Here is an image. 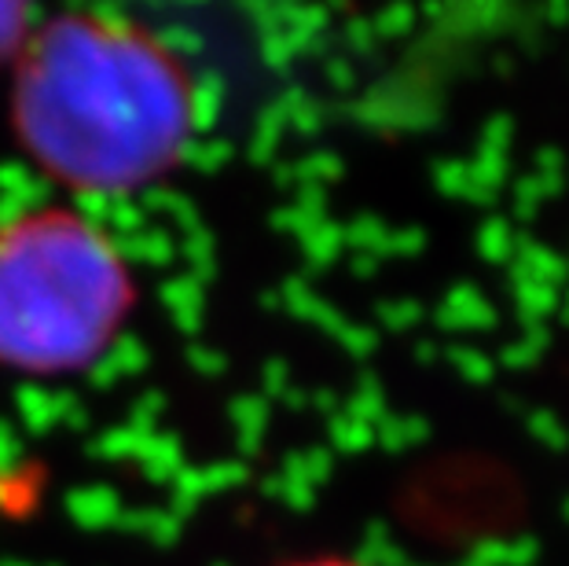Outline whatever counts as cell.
<instances>
[{"label": "cell", "instance_id": "cell-1", "mask_svg": "<svg viewBox=\"0 0 569 566\" xmlns=\"http://www.w3.org/2000/svg\"><path fill=\"white\" fill-rule=\"evenodd\" d=\"M199 78L162 33L118 11L38 19L11 59V129L78 196H129L177 170L202 129Z\"/></svg>", "mask_w": 569, "mask_h": 566}, {"label": "cell", "instance_id": "cell-2", "mask_svg": "<svg viewBox=\"0 0 569 566\" xmlns=\"http://www.w3.org/2000/svg\"><path fill=\"white\" fill-rule=\"evenodd\" d=\"M137 309V276L107 228L74 207L0 221V368L74 376L118 342Z\"/></svg>", "mask_w": 569, "mask_h": 566}, {"label": "cell", "instance_id": "cell-3", "mask_svg": "<svg viewBox=\"0 0 569 566\" xmlns=\"http://www.w3.org/2000/svg\"><path fill=\"white\" fill-rule=\"evenodd\" d=\"M38 27V0H0V63H11Z\"/></svg>", "mask_w": 569, "mask_h": 566}, {"label": "cell", "instance_id": "cell-4", "mask_svg": "<svg viewBox=\"0 0 569 566\" xmlns=\"http://www.w3.org/2000/svg\"><path fill=\"white\" fill-rule=\"evenodd\" d=\"M287 566H365V563L342 559V556H320V559H298V563H287Z\"/></svg>", "mask_w": 569, "mask_h": 566}]
</instances>
